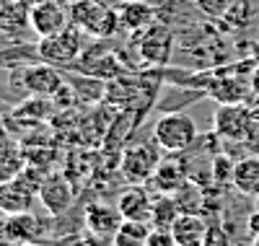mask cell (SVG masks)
<instances>
[{"label": "cell", "mask_w": 259, "mask_h": 246, "mask_svg": "<svg viewBox=\"0 0 259 246\" xmlns=\"http://www.w3.org/2000/svg\"><path fill=\"white\" fill-rule=\"evenodd\" d=\"M153 140L161 150L171 155H182L197 140V125L184 111H171L153 125Z\"/></svg>", "instance_id": "6da1fadb"}, {"label": "cell", "mask_w": 259, "mask_h": 246, "mask_svg": "<svg viewBox=\"0 0 259 246\" xmlns=\"http://www.w3.org/2000/svg\"><path fill=\"white\" fill-rule=\"evenodd\" d=\"M70 18H73V26H78L80 31H89L99 39H106L117 34V29H122L119 11L109 8L101 0H75L70 6Z\"/></svg>", "instance_id": "7a4b0ae2"}, {"label": "cell", "mask_w": 259, "mask_h": 246, "mask_svg": "<svg viewBox=\"0 0 259 246\" xmlns=\"http://www.w3.org/2000/svg\"><path fill=\"white\" fill-rule=\"evenodd\" d=\"M83 50V44H80V29L78 26H68L65 31L55 34V36H47V39H39V57L41 62H50L55 65V68H62V65H73L78 60Z\"/></svg>", "instance_id": "3957f363"}, {"label": "cell", "mask_w": 259, "mask_h": 246, "mask_svg": "<svg viewBox=\"0 0 259 246\" xmlns=\"http://www.w3.org/2000/svg\"><path fill=\"white\" fill-rule=\"evenodd\" d=\"M73 24L70 18V8L62 6L60 0H39L29 8V26L39 39L55 36L60 31H65Z\"/></svg>", "instance_id": "277c9868"}, {"label": "cell", "mask_w": 259, "mask_h": 246, "mask_svg": "<svg viewBox=\"0 0 259 246\" xmlns=\"http://www.w3.org/2000/svg\"><path fill=\"white\" fill-rule=\"evenodd\" d=\"M158 163H161V158H158V150L153 145H130L122 153L119 174L124 176L127 184H143L145 187L153 179Z\"/></svg>", "instance_id": "5b68a950"}, {"label": "cell", "mask_w": 259, "mask_h": 246, "mask_svg": "<svg viewBox=\"0 0 259 246\" xmlns=\"http://www.w3.org/2000/svg\"><path fill=\"white\" fill-rule=\"evenodd\" d=\"M251 122H254V114L244 104H221L215 109L212 130L223 140H246V135L251 132Z\"/></svg>", "instance_id": "8992f818"}, {"label": "cell", "mask_w": 259, "mask_h": 246, "mask_svg": "<svg viewBox=\"0 0 259 246\" xmlns=\"http://www.w3.org/2000/svg\"><path fill=\"white\" fill-rule=\"evenodd\" d=\"M21 86H24L34 99H47V96H55L65 83H62V75H60V70L55 68V65L39 62V65H29V68L24 70Z\"/></svg>", "instance_id": "52a82bcc"}, {"label": "cell", "mask_w": 259, "mask_h": 246, "mask_svg": "<svg viewBox=\"0 0 259 246\" xmlns=\"http://www.w3.org/2000/svg\"><path fill=\"white\" fill-rule=\"evenodd\" d=\"M36 194H39V202L45 205V210L50 215H62L75 199V192H73V187L68 182V176H62V174L47 176L45 182H41Z\"/></svg>", "instance_id": "ba28073f"}, {"label": "cell", "mask_w": 259, "mask_h": 246, "mask_svg": "<svg viewBox=\"0 0 259 246\" xmlns=\"http://www.w3.org/2000/svg\"><path fill=\"white\" fill-rule=\"evenodd\" d=\"M117 210L124 220H140L150 223V213H153V197L148 194L143 184H130L119 199H117Z\"/></svg>", "instance_id": "9c48e42d"}, {"label": "cell", "mask_w": 259, "mask_h": 246, "mask_svg": "<svg viewBox=\"0 0 259 246\" xmlns=\"http://www.w3.org/2000/svg\"><path fill=\"white\" fill-rule=\"evenodd\" d=\"M122 215L117 208L94 202L85 208V231H91V236H99L101 241H112L117 228L122 226Z\"/></svg>", "instance_id": "30bf717a"}, {"label": "cell", "mask_w": 259, "mask_h": 246, "mask_svg": "<svg viewBox=\"0 0 259 246\" xmlns=\"http://www.w3.org/2000/svg\"><path fill=\"white\" fill-rule=\"evenodd\" d=\"M210 231V223L200 215V213H182L174 226H171V233H174L177 246H202Z\"/></svg>", "instance_id": "8fae6325"}, {"label": "cell", "mask_w": 259, "mask_h": 246, "mask_svg": "<svg viewBox=\"0 0 259 246\" xmlns=\"http://www.w3.org/2000/svg\"><path fill=\"white\" fill-rule=\"evenodd\" d=\"M171 44H174L171 34L156 24L153 29L140 34V55L148 65H166L171 57Z\"/></svg>", "instance_id": "7c38bea8"}, {"label": "cell", "mask_w": 259, "mask_h": 246, "mask_svg": "<svg viewBox=\"0 0 259 246\" xmlns=\"http://www.w3.org/2000/svg\"><path fill=\"white\" fill-rule=\"evenodd\" d=\"M189 182V174H187V163L182 158H168V161H161L150 184H156V192L158 194H174L179 192L184 184Z\"/></svg>", "instance_id": "4fadbf2b"}, {"label": "cell", "mask_w": 259, "mask_h": 246, "mask_svg": "<svg viewBox=\"0 0 259 246\" xmlns=\"http://www.w3.org/2000/svg\"><path fill=\"white\" fill-rule=\"evenodd\" d=\"M119 24L124 31L145 34L148 29L156 26V11L143 0H130V3L119 6Z\"/></svg>", "instance_id": "5bb4252c"}, {"label": "cell", "mask_w": 259, "mask_h": 246, "mask_svg": "<svg viewBox=\"0 0 259 246\" xmlns=\"http://www.w3.org/2000/svg\"><path fill=\"white\" fill-rule=\"evenodd\" d=\"M34 199V189L26 187L21 179H11L6 187L0 189V213L3 215H18V213H29Z\"/></svg>", "instance_id": "9a60e30c"}, {"label": "cell", "mask_w": 259, "mask_h": 246, "mask_svg": "<svg viewBox=\"0 0 259 246\" xmlns=\"http://www.w3.org/2000/svg\"><path fill=\"white\" fill-rule=\"evenodd\" d=\"M231 184L244 197H259V155H246V158L233 163Z\"/></svg>", "instance_id": "2e32d148"}, {"label": "cell", "mask_w": 259, "mask_h": 246, "mask_svg": "<svg viewBox=\"0 0 259 246\" xmlns=\"http://www.w3.org/2000/svg\"><path fill=\"white\" fill-rule=\"evenodd\" d=\"M150 223H140V220H122V226L117 228L112 246H145L148 236H150Z\"/></svg>", "instance_id": "e0dca14e"}, {"label": "cell", "mask_w": 259, "mask_h": 246, "mask_svg": "<svg viewBox=\"0 0 259 246\" xmlns=\"http://www.w3.org/2000/svg\"><path fill=\"white\" fill-rule=\"evenodd\" d=\"M182 215L179 202L174 194H158L153 199V213H150V226L153 228H171L174 220Z\"/></svg>", "instance_id": "ac0fdd59"}, {"label": "cell", "mask_w": 259, "mask_h": 246, "mask_svg": "<svg viewBox=\"0 0 259 246\" xmlns=\"http://www.w3.org/2000/svg\"><path fill=\"white\" fill-rule=\"evenodd\" d=\"M194 3H197V8H200L205 16L218 18V16H223L226 11H231L233 0H194Z\"/></svg>", "instance_id": "d6986e66"}, {"label": "cell", "mask_w": 259, "mask_h": 246, "mask_svg": "<svg viewBox=\"0 0 259 246\" xmlns=\"http://www.w3.org/2000/svg\"><path fill=\"white\" fill-rule=\"evenodd\" d=\"M145 246H177V241H174L171 228H150V236H148Z\"/></svg>", "instance_id": "ffe728a7"}, {"label": "cell", "mask_w": 259, "mask_h": 246, "mask_svg": "<svg viewBox=\"0 0 259 246\" xmlns=\"http://www.w3.org/2000/svg\"><path fill=\"white\" fill-rule=\"evenodd\" d=\"M202 246H231L228 233L223 231V226H218V223H210V231H207V238H205Z\"/></svg>", "instance_id": "44dd1931"}, {"label": "cell", "mask_w": 259, "mask_h": 246, "mask_svg": "<svg viewBox=\"0 0 259 246\" xmlns=\"http://www.w3.org/2000/svg\"><path fill=\"white\" fill-rule=\"evenodd\" d=\"M246 228L251 231V236H254V238L259 236V208L249 215V220H246Z\"/></svg>", "instance_id": "7402d4cb"}, {"label": "cell", "mask_w": 259, "mask_h": 246, "mask_svg": "<svg viewBox=\"0 0 259 246\" xmlns=\"http://www.w3.org/2000/svg\"><path fill=\"white\" fill-rule=\"evenodd\" d=\"M251 83H254V86H251V88H254V91H256V94H259V70H256V73H254V80H251Z\"/></svg>", "instance_id": "603a6c76"}, {"label": "cell", "mask_w": 259, "mask_h": 246, "mask_svg": "<svg viewBox=\"0 0 259 246\" xmlns=\"http://www.w3.org/2000/svg\"><path fill=\"white\" fill-rule=\"evenodd\" d=\"M6 182H11V179H8L6 174H0V189H3V187H6Z\"/></svg>", "instance_id": "cb8c5ba5"}, {"label": "cell", "mask_w": 259, "mask_h": 246, "mask_svg": "<svg viewBox=\"0 0 259 246\" xmlns=\"http://www.w3.org/2000/svg\"><path fill=\"white\" fill-rule=\"evenodd\" d=\"M18 246H39L36 241H26V243H18Z\"/></svg>", "instance_id": "d4e9b609"}, {"label": "cell", "mask_w": 259, "mask_h": 246, "mask_svg": "<svg viewBox=\"0 0 259 246\" xmlns=\"http://www.w3.org/2000/svg\"><path fill=\"white\" fill-rule=\"evenodd\" d=\"M251 246H259V236H256V238H254V243H251Z\"/></svg>", "instance_id": "484cf974"}, {"label": "cell", "mask_w": 259, "mask_h": 246, "mask_svg": "<svg viewBox=\"0 0 259 246\" xmlns=\"http://www.w3.org/2000/svg\"><path fill=\"white\" fill-rule=\"evenodd\" d=\"M256 208H259V197H256Z\"/></svg>", "instance_id": "4316f807"}, {"label": "cell", "mask_w": 259, "mask_h": 246, "mask_svg": "<svg viewBox=\"0 0 259 246\" xmlns=\"http://www.w3.org/2000/svg\"><path fill=\"white\" fill-rule=\"evenodd\" d=\"M122 3H130V0H122Z\"/></svg>", "instance_id": "83f0119b"}, {"label": "cell", "mask_w": 259, "mask_h": 246, "mask_svg": "<svg viewBox=\"0 0 259 246\" xmlns=\"http://www.w3.org/2000/svg\"><path fill=\"white\" fill-rule=\"evenodd\" d=\"M0 215H3V213H0Z\"/></svg>", "instance_id": "f1b7e54d"}]
</instances>
